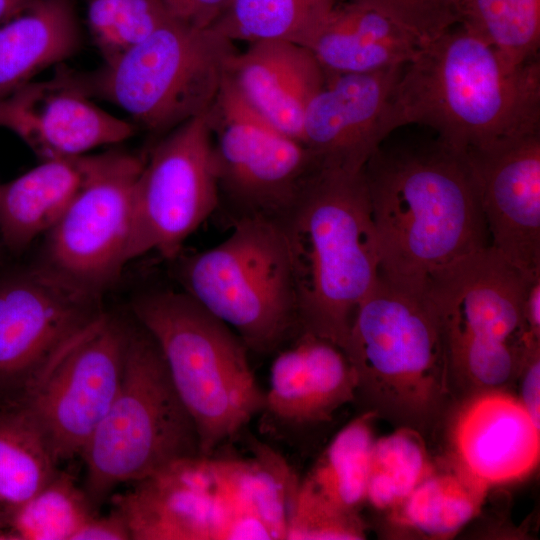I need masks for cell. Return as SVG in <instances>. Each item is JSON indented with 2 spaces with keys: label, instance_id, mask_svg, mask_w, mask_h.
I'll list each match as a JSON object with an SVG mask.
<instances>
[{
  "label": "cell",
  "instance_id": "1",
  "mask_svg": "<svg viewBox=\"0 0 540 540\" xmlns=\"http://www.w3.org/2000/svg\"><path fill=\"white\" fill-rule=\"evenodd\" d=\"M380 277L423 296L431 276L490 246L465 154L440 140L384 147L364 168Z\"/></svg>",
  "mask_w": 540,
  "mask_h": 540
},
{
  "label": "cell",
  "instance_id": "2",
  "mask_svg": "<svg viewBox=\"0 0 540 540\" xmlns=\"http://www.w3.org/2000/svg\"><path fill=\"white\" fill-rule=\"evenodd\" d=\"M394 130L432 128L459 152L539 133L540 61H505L461 24L428 41L405 65L391 112Z\"/></svg>",
  "mask_w": 540,
  "mask_h": 540
},
{
  "label": "cell",
  "instance_id": "3",
  "mask_svg": "<svg viewBox=\"0 0 540 540\" xmlns=\"http://www.w3.org/2000/svg\"><path fill=\"white\" fill-rule=\"evenodd\" d=\"M277 223L288 250L299 333L343 350L357 307L380 277L363 169L319 165Z\"/></svg>",
  "mask_w": 540,
  "mask_h": 540
},
{
  "label": "cell",
  "instance_id": "4",
  "mask_svg": "<svg viewBox=\"0 0 540 540\" xmlns=\"http://www.w3.org/2000/svg\"><path fill=\"white\" fill-rule=\"evenodd\" d=\"M133 319L154 339L191 415L200 451L211 457L261 413L259 387L240 337L183 291L154 290L131 303Z\"/></svg>",
  "mask_w": 540,
  "mask_h": 540
},
{
  "label": "cell",
  "instance_id": "5",
  "mask_svg": "<svg viewBox=\"0 0 540 540\" xmlns=\"http://www.w3.org/2000/svg\"><path fill=\"white\" fill-rule=\"evenodd\" d=\"M198 455L195 423L161 351L133 319L119 391L80 454L85 468L82 486L97 509L118 486Z\"/></svg>",
  "mask_w": 540,
  "mask_h": 540
},
{
  "label": "cell",
  "instance_id": "6",
  "mask_svg": "<svg viewBox=\"0 0 540 540\" xmlns=\"http://www.w3.org/2000/svg\"><path fill=\"white\" fill-rule=\"evenodd\" d=\"M176 259L182 291L227 324L249 351L275 352L299 333L294 280L277 222L238 220L218 245Z\"/></svg>",
  "mask_w": 540,
  "mask_h": 540
},
{
  "label": "cell",
  "instance_id": "7",
  "mask_svg": "<svg viewBox=\"0 0 540 540\" xmlns=\"http://www.w3.org/2000/svg\"><path fill=\"white\" fill-rule=\"evenodd\" d=\"M211 27L172 17L145 40L100 69L71 70L91 98L104 99L155 134L170 132L207 112L237 51Z\"/></svg>",
  "mask_w": 540,
  "mask_h": 540
},
{
  "label": "cell",
  "instance_id": "8",
  "mask_svg": "<svg viewBox=\"0 0 540 540\" xmlns=\"http://www.w3.org/2000/svg\"><path fill=\"white\" fill-rule=\"evenodd\" d=\"M532 280L491 246L430 277L424 297L439 322L449 369L493 379L539 347L524 317Z\"/></svg>",
  "mask_w": 540,
  "mask_h": 540
},
{
  "label": "cell",
  "instance_id": "9",
  "mask_svg": "<svg viewBox=\"0 0 540 540\" xmlns=\"http://www.w3.org/2000/svg\"><path fill=\"white\" fill-rule=\"evenodd\" d=\"M102 294L44 261L0 279V404L22 403L104 318Z\"/></svg>",
  "mask_w": 540,
  "mask_h": 540
},
{
  "label": "cell",
  "instance_id": "10",
  "mask_svg": "<svg viewBox=\"0 0 540 540\" xmlns=\"http://www.w3.org/2000/svg\"><path fill=\"white\" fill-rule=\"evenodd\" d=\"M356 375V393L426 408L449 370L439 322L424 295L381 277L357 307L343 349Z\"/></svg>",
  "mask_w": 540,
  "mask_h": 540
},
{
  "label": "cell",
  "instance_id": "11",
  "mask_svg": "<svg viewBox=\"0 0 540 540\" xmlns=\"http://www.w3.org/2000/svg\"><path fill=\"white\" fill-rule=\"evenodd\" d=\"M219 204L228 222H278L320 165L300 140L279 131L224 77L209 110Z\"/></svg>",
  "mask_w": 540,
  "mask_h": 540
},
{
  "label": "cell",
  "instance_id": "12",
  "mask_svg": "<svg viewBox=\"0 0 540 540\" xmlns=\"http://www.w3.org/2000/svg\"><path fill=\"white\" fill-rule=\"evenodd\" d=\"M209 110L166 133L145 160L134 191L128 263L150 252L175 260L218 209Z\"/></svg>",
  "mask_w": 540,
  "mask_h": 540
},
{
  "label": "cell",
  "instance_id": "13",
  "mask_svg": "<svg viewBox=\"0 0 540 540\" xmlns=\"http://www.w3.org/2000/svg\"><path fill=\"white\" fill-rule=\"evenodd\" d=\"M145 160L124 151L92 155L84 183L46 234L44 262L104 292L128 264L134 191Z\"/></svg>",
  "mask_w": 540,
  "mask_h": 540
},
{
  "label": "cell",
  "instance_id": "14",
  "mask_svg": "<svg viewBox=\"0 0 540 540\" xmlns=\"http://www.w3.org/2000/svg\"><path fill=\"white\" fill-rule=\"evenodd\" d=\"M130 324L106 313L21 403L58 463L80 456L114 401Z\"/></svg>",
  "mask_w": 540,
  "mask_h": 540
},
{
  "label": "cell",
  "instance_id": "15",
  "mask_svg": "<svg viewBox=\"0 0 540 540\" xmlns=\"http://www.w3.org/2000/svg\"><path fill=\"white\" fill-rule=\"evenodd\" d=\"M490 246L529 279L540 277V133L463 152Z\"/></svg>",
  "mask_w": 540,
  "mask_h": 540
},
{
  "label": "cell",
  "instance_id": "16",
  "mask_svg": "<svg viewBox=\"0 0 540 540\" xmlns=\"http://www.w3.org/2000/svg\"><path fill=\"white\" fill-rule=\"evenodd\" d=\"M404 67L326 77L305 110L300 137L320 165L364 168L394 131L393 99Z\"/></svg>",
  "mask_w": 540,
  "mask_h": 540
},
{
  "label": "cell",
  "instance_id": "17",
  "mask_svg": "<svg viewBox=\"0 0 540 540\" xmlns=\"http://www.w3.org/2000/svg\"><path fill=\"white\" fill-rule=\"evenodd\" d=\"M0 127L42 160L84 155L135 132L133 124L97 106L64 67L53 78L30 81L0 99Z\"/></svg>",
  "mask_w": 540,
  "mask_h": 540
},
{
  "label": "cell",
  "instance_id": "18",
  "mask_svg": "<svg viewBox=\"0 0 540 540\" xmlns=\"http://www.w3.org/2000/svg\"><path fill=\"white\" fill-rule=\"evenodd\" d=\"M112 497L132 540H221L227 503L211 458L176 460Z\"/></svg>",
  "mask_w": 540,
  "mask_h": 540
},
{
  "label": "cell",
  "instance_id": "19",
  "mask_svg": "<svg viewBox=\"0 0 540 540\" xmlns=\"http://www.w3.org/2000/svg\"><path fill=\"white\" fill-rule=\"evenodd\" d=\"M355 371L333 342L298 333L270 368L261 411L268 426L296 430L328 420L356 394Z\"/></svg>",
  "mask_w": 540,
  "mask_h": 540
},
{
  "label": "cell",
  "instance_id": "20",
  "mask_svg": "<svg viewBox=\"0 0 540 540\" xmlns=\"http://www.w3.org/2000/svg\"><path fill=\"white\" fill-rule=\"evenodd\" d=\"M225 77L250 109L298 140L305 110L326 80L309 48L279 40L249 43L236 51Z\"/></svg>",
  "mask_w": 540,
  "mask_h": 540
},
{
  "label": "cell",
  "instance_id": "21",
  "mask_svg": "<svg viewBox=\"0 0 540 540\" xmlns=\"http://www.w3.org/2000/svg\"><path fill=\"white\" fill-rule=\"evenodd\" d=\"M456 444L466 470L483 484L520 478L538 463L540 427L520 401L489 394L461 417Z\"/></svg>",
  "mask_w": 540,
  "mask_h": 540
},
{
  "label": "cell",
  "instance_id": "22",
  "mask_svg": "<svg viewBox=\"0 0 540 540\" xmlns=\"http://www.w3.org/2000/svg\"><path fill=\"white\" fill-rule=\"evenodd\" d=\"M425 44L381 11L352 0L334 8L308 48L328 77L404 66Z\"/></svg>",
  "mask_w": 540,
  "mask_h": 540
},
{
  "label": "cell",
  "instance_id": "23",
  "mask_svg": "<svg viewBox=\"0 0 540 540\" xmlns=\"http://www.w3.org/2000/svg\"><path fill=\"white\" fill-rule=\"evenodd\" d=\"M92 155L45 159L0 187V236L20 252L59 221L84 183Z\"/></svg>",
  "mask_w": 540,
  "mask_h": 540
},
{
  "label": "cell",
  "instance_id": "24",
  "mask_svg": "<svg viewBox=\"0 0 540 540\" xmlns=\"http://www.w3.org/2000/svg\"><path fill=\"white\" fill-rule=\"evenodd\" d=\"M80 45L74 0H33L0 23V99L74 55Z\"/></svg>",
  "mask_w": 540,
  "mask_h": 540
},
{
  "label": "cell",
  "instance_id": "25",
  "mask_svg": "<svg viewBox=\"0 0 540 540\" xmlns=\"http://www.w3.org/2000/svg\"><path fill=\"white\" fill-rule=\"evenodd\" d=\"M252 456L214 458L216 482L233 504L257 516L273 540L286 539L290 514L300 480L287 461L269 446L252 440Z\"/></svg>",
  "mask_w": 540,
  "mask_h": 540
},
{
  "label": "cell",
  "instance_id": "26",
  "mask_svg": "<svg viewBox=\"0 0 540 540\" xmlns=\"http://www.w3.org/2000/svg\"><path fill=\"white\" fill-rule=\"evenodd\" d=\"M369 416L354 419L336 434L300 481L297 496L336 512L356 514L366 499L374 445Z\"/></svg>",
  "mask_w": 540,
  "mask_h": 540
},
{
  "label": "cell",
  "instance_id": "27",
  "mask_svg": "<svg viewBox=\"0 0 540 540\" xmlns=\"http://www.w3.org/2000/svg\"><path fill=\"white\" fill-rule=\"evenodd\" d=\"M58 462L26 407L0 404V529L57 472Z\"/></svg>",
  "mask_w": 540,
  "mask_h": 540
},
{
  "label": "cell",
  "instance_id": "28",
  "mask_svg": "<svg viewBox=\"0 0 540 540\" xmlns=\"http://www.w3.org/2000/svg\"><path fill=\"white\" fill-rule=\"evenodd\" d=\"M336 0H228L210 26L231 40H279L309 47Z\"/></svg>",
  "mask_w": 540,
  "mask_h": 540
},
{
  "label": "cell",
  "instance_id": "29",
  "mask_svg": "<svg viewBox=\"0 0 540 540\" xmlns=\"http://www.w3.org/2000/svg\"><path fill=\"white\" fill-rule=\"evenodd\" d=\"M96 508L67 472L55 475L8 519L9 540H73Z\"/></svg>",
  "mask_w": 540,
  "mask_h": 540
},
{
  "label": "cell",
  "instance_id": "30",
  "mask_svg": "<svg viewBox=\"0 0 540 540\" xmlns=\"http://www.w3.org/2000/svg\"><path fill=\"white\" fill-rule=\"evenodd\" d=\"M459 24L512 65L538 57L540 0H460Z\"/></svg>",
  "mask_w": 540,
  "mask_h": 540
},
{
  "label": "cell",
  "instance_id": "31",
  "mask_svg": "<svg viewBox=\"0 0 540 540\" xmlns=\"http://www.w3.org/2000/svg\"><path fill=\"white\" fill-rule=\"evenodd\" d=\"M484 485L471 474L425 477L403 501L404 520L429 535H450L475 515Z\"/></svg>",
  "mask_w": 540,
  "mask_h": 540
},
{
  "label": "cell",
  "instance_id": "32",
  "mask_svg": "<svg viewBox=\"0 0 540 540\" xmlns=\"http://www.w3.org/2000/svg\"><path fill=\"white\" fill-rule=\"evenodd\" d=\"M90 36L104 63L136 46L173 16L161 0H86Z\"/></svg>",
  "mask_w": 540,
  "mask_h": 540
},
{
  "label": "cell",
  "instance_id": "33",
  "mask_svg": "<svg viewBox=\"0 0 540 540\" xmlns=\"http://www.w3.org/2000/svg\"><path fill=\"white\" fill-rule=\"evenodd\" d=\"M421 444L408 432H397L374 442L366 499L376 508L402 504L426 477Z\"/></svg>",
  "mask_w": 540,
  "mask_h": 540
},
{
  "label": "cell",
  "instance_id": "34",
  "mask_svg": "<svg viewBox=\"0 0 540 540\" xmlns=\"http://www.w3.org/2000/svg\"><path fill=\"white\" fill-rule=\"evenodd\" d=\"M381 11L424 42L459 24L460 0H353Z\"/></svg>",
  "mask_w": 540,
  "mask_h": 540
},
{
  "label": "cell",
  "instance_id": "35",
  "mask_svg": "<svg viewBox=\"0 0 540 540\" xmlns=\"http://www.w3.org/2000/svg\"><path fill=\"white\" fill-rule=\"evenodd\" d=\"M362 536L356 514L336 512L296 496L287 526V540H354Z\"/></svg>",
  "mask_w": 540,
  "mask_h": 540
},
{
  "label": "cell",
  "instance_id": "36",
  "mask_svg": "<svg viewBox=\"0 0 540 540\" xmlns=\"http://www.w3.org/2000/svg\"><path fill=\"white\" fill-rule=\"evenodd\" d=\"M73 540H132V535L124 514L113 505L106 515H92Z\"/></svg>",
  "mask_w": 540,
  "mask_h": 540
},
{
  "label": "cell",
  "instance_id": "37",
  "mask_svg": "<svg viewBox=\"0 0 540 540\" xmlns=\"http://www.w3.org/2000/svg\"><path fill=\"white\" fill-rule=\"evenodd\" d=\"M169 13L189 25L210 27L224 9L228 0H161Z\"/></svg>",
  "mask_w": 540,
  "mask_h": 540
},
{
  "label": "cell",
  "instance_id": "38",
  "mask_svg": "<svg viewBox=\"0 0 540 540\" xmlns=\"http://www.w3.org/2000/svg\"><path fill=\"white\" fill-rule=\"evenodd\" d=\"M522 380V401L532 420L540 427V358L539 347L534 348L526 358Z\"/></svg>",
  "mask_w": 540,
  "mask_h": 540
},
{
  "label": "cell",
  "instance_id": "39",
  "mask_svg": "<svg viewBox=\"0 0 540 540\" xmlns=\"http://www.w3.org/2000/svg\"><path fill=\"white\" fill-rule=\"evenodd\" d=\"M524 317L531 338L539 342L540 335V277L533 279L524 300Z\"/></svg>",
  "mask_w": 540,
  "mask_h": 540
},
{
  "label": "cell",
  "instance_id": "40",
  "mask_svg": "<svg viewBox=\"0 0 540 540\" xmlns=\"http://www.w3.org/2000/svg\"><path fill=\"white\" fill-rule=\"evenodd\" d=\"M33 0H0V23L26 8Z\"/></svg>",
  "mask_w": 540,
  "mask_h": 540
},
{
  "label": "cell",
  "instance_id": "41",
  "mask_svg": "<svg viewBox=\"0 0 540 540\" xmlns=\"http://www.w3.org/2000/svg\"><path fill=\"white\" fill-rule=\"evenodd\" d=\"M0 540H7L6 534L0 529Z\"/></svg>",
  "mask_w": 540,
  "mask_h": 540
}]
</instances>
